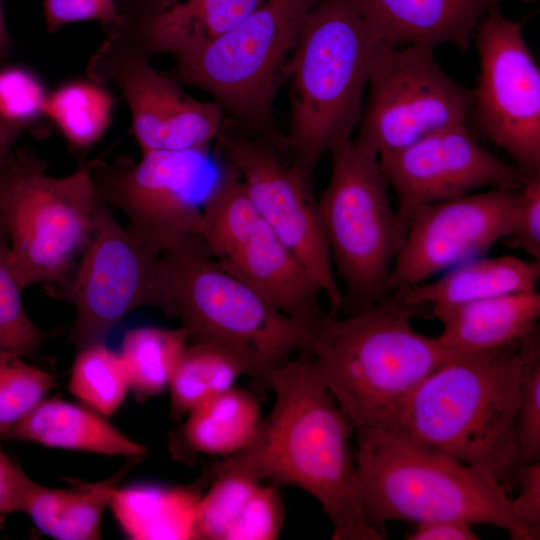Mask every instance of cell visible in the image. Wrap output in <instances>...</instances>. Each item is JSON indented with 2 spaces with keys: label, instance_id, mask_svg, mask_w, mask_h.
Instances as JSON below:
<instances>
[{
  "label": "cell",
  "instance_id": "cell-28",
  "mask_svg": "<svg viewBox=\"0 0 540 540\" xmlns=\"http://www.w3.org/2000/svg\"><path fill=\"white\" fill-rule=\"evenodd\" d=\"M114 105L104 84L76 80L47 94L44 116L57 126L71 150L83 152L106 132Z\"/></svg>",
  "mask_w": 540,
  "mask_h": 540
},
{
  "label": "cell",
  "instance_id": "cell-20",
  "mask_svg": "<svg viewBox=\"0 0 540 540\" xmlns=\"http://www.w3.org/2000/svg\"><path fill=\"white\" fill-rule=\"evenodd\" d=\"M537 0H357L379 41L390 47L451 44L466 52L471 37L496 6Z\"/></svg>",
  "mask_w": 540,
  "mask_h": 540
},
{
  "label": "cell",
  "instance_id": "cell-24",
  "mask_svg": "<svg viewBox=\"0 0 540 540\" xmlns=\"http://www.w3.org/2000/svg\"><path fill=\"white\" fill-rule=\"evenodd\" d=\"M140 460L127 463L109 477L67 489L31 486L23 508L35 526L58 540H97L106 508L127 472Z\"/></svg>",
  "mask_w": 540,
  "mask_h": 540
},
{
  "label": "cell",
  "instance_id": "cell-36",
  "mask_svg": "<svg viewBox=\"0 0 540 540\" xmlns=\"http://www.w3.org/2000/svg\"><path fill=\"white\" fill-rule=\"evenodd\" d=\"M283 505L276 491L262 483L247 503L228 540H273L283 523Z\"/></svg>",
  "mask_w": 540,
  "mask_h": 540
},
{
  "label": "cell",
  "instance_id": "cell-35",
  "mask_svg": "<svg viewBox=\"0 0 540 540\" xmlns=\"http://www.w3.org/2000/svg\"><path fill=\"white\" fill-rule=\"evenodd\" d=\"M47 94L41 80L29 69H0V117L31 126L44 116Z\"/></svg>",
  "mask_w": 540,
  "mask_h": 540
},
{
  "label": "cell",
  "instance_id": "cell-22",
  "mask_svg": "<svg viewBox=\"0 0 540 540\" xmlns=\"http://www.w3.org/2000/svg\"><path fill=\"white\" fill-rule=\"evenodd\" d=\"M5 440L126 458H141L147 451L105 417L87 407L57 398L40 401L8 432Z\"/></svg>",
  "mask_w": 540,
  "mask_h": 540
},
{
  "label": "cell",
  "instance_id": "cell-13",
  "mask_svg": "<svg viewBox=\"0 0 540 540\" xmlns=\"http://www.w3.org/2000/svg\"><path fill=\"white\" fill-rule=\"evenodd\" d=\"M358 122V144L377 156L446 126L467 123L472 90L454 81L425 45L379 43Z\"/></svg>",
  "mask_w": 540,
  "mask_h": 540
},
{
  "label": "cell",
  "instance_id": "cell-21",
  "mask_svg": "<svg viewBox=\"0 0 540 540\" xmlns=\"http://www.w3.org/2000/svg\"><path fill=\"white\" fill-rule=\"evenodd\" d=\"M430 311L442 324L436 337L446 350L456 357L483 354L514 345L539 328L540 294L514 293Z\"/></svg>",
  "mask_w": 540,
  "mask_h": 540
},
{
  "label": "cell",
  "instance_id": "cell-38",
  "mask_svg": "<svg viewBox=\"0 0 540 540\" xmlns=\"http://www.w3.org/2000/svg\"><path fill=\"white\" fill-rule=\"evenodd\" d=\"M514 480L519 492L510 498V513L528 540L540 538V460L519 466Z\"/></svg>",
  "mask_w": 540,
  "mask_h": 540
},
{
  "label": "cell",
  "instance_id": "cell-15",
  "mask_svg": "<svg viewBox=\"0 0 540 540\" xmlns=\"http://www.w3.org/2000/svg\"><path fill=\"white\" fill-rule=\"evenodd\" d=\"M216 140L223 161L240 175L259 216L326 296L329 313L336 315L344 307V296L312 194V181L266 140L229 134L223 128Z\"/></svg>",
  "mask_w": 540,
  "mask_h": 540
},
{
  "label": "cell",
  "instance_id": "cell-29",
  "mask_svg": "<svg viewBox=\"0 0 540 540\" xmlns=\"http://www.w3.org/2000/svg\"><path fill=\"white\" fill-rule=\"evenodd\" d=\"M188 342V333L182 326L178 329L139 327L125 334L119 353L127 369L130 391L139 402L168 388Z\"/></svg>",
  "mask_w": 540,
  "mask_h": 540
},
{
  "label": "cell",
  "instance_id": "cell-5",
  "mask_svg": "<svg viewBox=\"0 0 540 540\" xmlns=\"http://www.w3.org/2000/svg\"><path fill=\"white\" fill-rule=\"evenodd\" d=\"M379 43L357 0H320L304 21L286 74L287 143L311 181L324 153L358 125Z\"/></svg>",
  "mask_w": 540,
  "mask_h": 540
},
{
  "label": "cell",
  "instance_id": "cell-42",
  "mask_svg": "<svg viewBox=\"0 0 540 540\" xmlns=\"http://www.w3.org/2000/svg\"><path fill=\"white\" fill-rule=\"evenodd\" d=\"M30 127L28 124L9 121L0 117V158L11 151L18 139Z\"/></svg>",
  "mask_w": 540,
  "mask_h": 540
},
{
  "label": "cell",
  "instance_id": "cell-16",
  "mask_svg": "<svg viewBox=\"0 0 540 540\" xmlns=\"http://www.w3.org/2000/svg\"><path fill=\"white\" fill-rule=\"evenodd\" d=\"M89 78L118 87L126 99L142 152L208 151L223 128L224 111L215 101L197 100L149 56L106 38L87 66Z\"/></svg>",
  "mask_w": 540,
  "mask_h": 540
},
{
  "label": "cell",
  "instance_id": "cell-10",
  "mask_svg": "<svg viewBox=\"0 0 540 540\" xmlns=\"http://www.w3.org/2000/svg\"><path fill=\"white\" fill-rule=\"evenodd\" d=\"M81 254L76 270L51 287V294L75 308L69 339L78 350L104 343L113 327L138 308L175 317L162 257L135 241L100 198Z\"/></svg>",
  "mask_w": 540,
  "mask_h": 540
},
{
  "label": "cell",
  "instance_id": "cell-41",
  "mask_svg": "<svg viewBox=\"0 0 540 540\" xmlns=\"http://www.w3.org/2000/svg\"><path fill=\"white\" fill-rule=\"evenodd\" d=\"M472 524L457 519H439L417 524L408 540H477Z\"/></svg>",
  "mask_w": 540,
  "mask_h": 540
},
{
  "label": "cell",
  "instance_id": "cell-18",
  "mask_svg": "<svg viewBox=\"0 0 540 540\" xmlns=\"http://www.w3.org/2000/svg\"><path fill=\"white\" fill-rule=\"evenodd\" d=\"M378 159L395 192V209L406 230L419 206L482 188L520 189L527 180L486 149L467 123L440 128L405 147L380 154Z\"/></svg>",
  "mask_w": 540,
  "mask_h": 540
},
{
  "label": "cell",
  "instance_id": "cell-34",
  "mask_svg": "<svg viewBox=\"0 0 540 540\" xmlns=\"http://www.w3.org/2000/svg\"><path fill=\"white\" fill-rule=\"evenodd\" d=\"M516 469L540 460V333L531 339L524 358L515 417Z\"/></svg>",
  "mask_w": 540,
  "mask_h": 540
},
{
  "label": "cell",
  "instance_id": "cell-9",
  "mask_svg": "<svg viewBox=\"0 0 540 540\" xmlns=\"http://www.w3.org/2000/svg\"><path fill=\"white\" fill-rule=\"evenodd\" d=\"M320 0H267L216 39L174 57L168 72L199 88L247 127L269 125L304 21Z\"/></svg>",
  "mask_w": 540,
  "mask_h": 540
},
{
  "label": "cell",
  "instance_id": "cell-7",
  "mask_svg": "<svg viewBox=\"0 0 540 540\" xmlns=\"http://www.w3.org/2000/svg\"><path fill=\"white\" fill-rule=\"evenodd\" d=\"M0 213L21 288L61 284L91 235L99 200L88 167L52 177L28 150L0 158Z\"/></svg>",
  "mask_w": 540,
  "mask_h": 540
},
{
  "label": "cell",
  "instance_id": "cell-4",
  "mask_svg": "<svg viewBox=\"0 0 540 540\" xmlns=\"http://www.w3.org/2000/svg\"><path fill=\"white\" fill-rule=\"evenodd\" d=\"M356 436L358 500L367 523L386 537L390 521L457 519L487 524L528 540L513 519L510 496L486 470L422 447L387 430Z\"/></svg>",
  "mask_w": 540,
  "mask_h": 540
},
{
  "label": "cell",
  "instance_id": "cell-12",
  "mask_svg": "<svg viewBox=\"0 0 540 540\" xmlns=\"http://www.w3.org/2000/svg\"><path fill=\"white\" fill-rule=\"evenodd\" d=\"M86 165L100 200L126 215V230L148 251L161 256L201 237V205L212 182L208 151L154 150L138 162L120 156Z\"/></svg>",
  "mask_w": 540,
  "mask_h": 540
},
{
  "label": "cell",
  "instance_id": "cell-19",
  "mask_svg": "<svg viewBox=\"0 0 540 540\" xmlns=\"http://www.w3.org/2000/svg\"><path fill=\"white\" fill-rule=\"evenodd\" d=\"M267 0H119L106 38L141 53L173 57L231 30Z\"/></svg>",
  "mask_w": 540,
  "mask_h": 540
},
{
  "label": "cell",
  "instance_id": "cell-14",
  "mask_svg": "<svg viewBox=\"0 0 540 540\" xmlns=\"http://www.w3.org/2000/svg\"><path fill=\"white\" fill-rule=\"evenodd\" d=\"M479 76L469 117L525 177L540 175V70L521 23L493 7L475 34Z\"/></svg>",
  "mask_w": 540,
  "mask_h": 540
},
{
  "label": "cell",
  "instance_id": "cell-30",
  "mask_svg": "<svg viewBox=\"0 0 540 540\" xmlns=\"http://www.w3.org/2000/svg\"><path fill=\"white\" fill-rule=\"evenodd\" d=\"M68 389L85 407L97 414L105 418L113 415L130 391L127 369L120 353L105 343L79 349Z\"/></svg>",
  "mask_w": 540,
  "mask_h": 540
},
{
  "label": "cell",
  "instance_id": "cell-27",
  "mask_svg": "<svg viewBox=\"0 0 540 540\" xmlns=\"http://www.w3.org/2000/svg\"><path fill=\"white\" fill-rule=\"evenodd\" d=\"M246 374L242 363L208 343H188L169 381L171 415L180 418L232 387Z\"/></svg>",
  "mask_w": 540,
  "mask_h": 540
},
{
  "label": "cell",
  "instance_id": "cell-23",
  "mask_svg": "<svg viewBox=\"0 0 540 540\" xmlns=\"http://www.w3.org/2000/svg\"><path fill=\"white\" fill-rule=\"evenodd\" d=\"M539 279L540 261L511 255L476 257L448 269L437 280L397 293L408 303L431 309L537 291Z\"/></svg>",
  "mask_w": 540,
  "mask_h": 540
},
{
  "label": "cell",
  "instance_id": "cell-25",
  "mask_svg": "<svg viewBox=\"0 0 540 540\" xmlns=\"http://www.w3.org/2000/svg\"><path fill=\"white\" fill-rule=\"evenodd\" d=\"M173 440V452L231 456L246 448L261 424L260 407L247 391L231 389L216 395L187 414Z\"/></svg>",
  "mask_w": 540,
  "mask_h": 540
},
{
  "label": "cell",
  "instance_id": "cell-43",
  "mask_svg": "<svg viewBox=\"0 0 540 540\" xmlns=\"http://www.w3.org/2000/svg\"><path fill=\"white\" fill-rule=\"evenodd\" d=\"M9 47L10 38L5 24L2 0H0V59L7 54Z\"/></svg>",
  "mask_w": 540,
  "mask_h": 540
},
{
  "label": "cell",
  "instance_id": "cell-17",
  "mask_svg": "<svg viewBox=\"0 0 540 540\" xmlns=\"http://www.w3.org/2000/svg\"><path fill=\"white\" fill-rule=\"evenodd\" d=\"M519 189L491 188L417 207L392 265L387 293L479 257L512 230Z\"/></svg>",
  "mask_w": 540,
  "mask_h": 540
},
{
  "label": "cell",
  "instance_id": "cell-32",
  "mask_svg": "<svg viewBox=\"0 0 540 540\" xmlns=\"http://www.w3.org/2000/svg\"><path fill=\"white\" fill-rule=\"evenodd\" d=\"M23 289L9 262V240L0 221V353L33 357L54 331L39 328L28 316L22 301Z\"/></svg>",
  "mask_w": 540,
  "mask_h": 540
},
{
  "label": "cell",
  "instance_id": "cell-11",
  "mask_svg": "<svg viewBox=\"0 0 540 540\" xmlns=\"http://www.w3.org/2000/svg\"><path fill=\"white\" fill-rule=\"evenodd\" d=\"M201 238L217 264L287 316L310 324L320 288L252 204L236 169L223 161L202 205Z\"/></svg>",
  "mask_w": 540,
  "mask_h": 540
},
{
  "label": "cell",
  "instance_id": "cell-26",
  "mask_svg": "<svg viewBox=\"0 0 540 540\" xmlns=\"http://www.w3.org/2000/svg\"><path fill=\"white\" fill-rule=\"evenodd\" d=\"M195 487L133 485L118 488L110 507L131 539H195Z\"/></svg>",
  "mask_w": 540,
  "mask_h": 540
},
{
  "label": "cell",
  "instance_id": "cell-37",
  "mask_svg": "<svg viewBox=\"0 0 540 540\" xmlns=\"http://www.w3.org/2000/svg\"><path fill=\"white\" fill-rule=\"evenodd\" d=\"M502 242L540 261V175L527 178L519 189L513 227Z\"/></svg>",
  "mask_w": 540,
  "mask_h": 540
},
{
  "label": "cell",
  "instance_id": "cell-40",
  "mask_svg": "<svg viewBox=\"0 0 540 540\" xmlns=\"http://www.w3.org/2000/svg\"><path fill=\"white\" fill-rule=\"evenodd\" d=\"M34 481L14 463L0 446V516L23 512L27 494Z\"/></svg>",
  "mask_w": 540,
  "mask_h": 540
},
{
  "label": "cell",
  "instance_id": "cell-1",
  "mask_svg": "<svg viewBox=\"0 0 540 540\" xmlns=\"http://www.w3.org/2000/svg\"><path fill=\"white\" fill-rule=\"evenodd\" d=\"M275 401L243 450L217 465L259 481L296 486L321 505L334 540H383L361 510L356 484L354 430L305 356L269 375Z\"/></svg>",
  "mask_w": 540,
  "mask_h": 540
},
{
  "label": "cell",
  "instance_id": "cell-44",
  "mask_svg": "<svg viewBox=\"0 0 540 540\" xmlns=\"http://www.w3.org/2000/svg\"><path fill=\"white\" fill-rule=\"evenodd\" d=\"M0 190H1V173H0ZM2 220L1 218V213H0V221Z\"/></svg>",
  "mask_w": 540,
  "mask_h": 540
},
{
  "label": "cell",
  "instance_id": "cell-8",
  "mask_svg": "<svg viewBox=\"0 0 540 540\" xmlns=\"http://www.w3.org/2000/svg\"><path fill=\"white\" fill-rule=\"evenodd\" d=\"M329 151L330 178L317 207L352 313L389 295L388 277L407 230L391 205L378 156L352 138Z\"/></svg>",
  "mask_w": 540,
  "mask_h": 540
},
{
  "label": "cell",
  "instance_id": "cell-6",
  "mask_svg": "<svg viewBox=\"0 0 540 540\" xmlns=\"http://www.w3.org/2000/svg\"><path fill=\"white\" fill-rule=\"evenodd\" d=\"M175 317L188 343H208L236 357L246 374L267 384L270 373L303 353L309 325L282 313L223 270L201 237L162 255Z\"/></svg>",
  "mask_w": 540,
  "mask_h": 540
},
{
  "label": "cell",
  "instance_id": "cell-2",
  "mask_svg": "<svg viewBox=\"0 0 540 540\" xmlns=\"http://www.w3.org/2000/svg\"><path fill=\"white\" fill-rule=\"evenodd\" d=\"M430 309L393 292L345 318L322 311L310 324L305 351L354 431L386 430L433 371L457 358L412 320Z\"/></svg>",
  "mask_w": 540,
  "mask_h": 540
},
{
  "label": "cell",
  "instance_id": "cell-31",
  "mask_svg": "<svg viewBox=\"0 0 540 540\" xmlns=\"http://www.w3.org/2000/svg\"><path fill=\"white\" fill-rule=\"evenodd\" d=\"M211 487L200 496L195 513V539L228 540L247 503L261 484L258 479L215 465Z\"/></svg>",
  "mask_w": 540,
  "mask_h": 540
},
{
  "label": "cell",
  "instance_id": "cell-39",
  "mask_svg": "<svg viewBox=\"0 0 540 540\" xmlns=\"http://www.w3.org/2000/svg\"><path fill=\"white\" fill-rule=\"evenodd\" d=\"M43 7L49 32L69 23L89 20L99 21L106 27L119 18L115 0H43Z\"/></svg>",
  "mask_w": 540,
  "mask_h": 540
},
{
  "label": "cell",
  "instance_id": "cell-3",
  "mask_svg": "<svg viewBox=\"0 0 540 540\" xmlns=\"http://www.w3.org/2000/svg\"><path fill=\"white\" fill-rule=\"evenodd\" d=\"M538 332L497 351L446 362L416 387L386 430L486 470L509 493L523 362Z\"/></svg>",
  "mask_w": 540,
  "mask_h": 540
},
{
  "label": "cell",
  "instance_id": "cell-33",
  "mask_svg": "<svg viewBox=\"0 0 540 540\" xmlns=\"http://www.w3.org/2000/svg\"><path fill=\"white\" fill-rule=\"evenodd\" d=\"M51 374L24 361L0 353V440L54 387Z\"/></svg>",
  "mask_w": 540,
  "mask_h": 540
}]
</instances>
